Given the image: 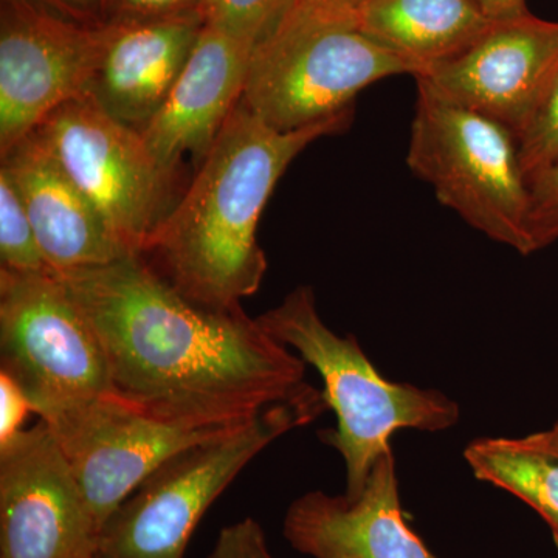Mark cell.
<instances>
[{"mask_svg": "<svg viewBox=\"0 0 558 558\" xmlns=\"http://www.w3.org/2000/svg\"><path fill=\"white\" fill-rule=\"evenodd\" d=\"M558 72V22L524 13L492 21L453 60L424 81L444 97L497 120L520 140Z\"/></svg>", "mask_w": 558, "mask_h": 558, "instance_id": "12", "label": "cell"}, {"mask_svg": "<svg viewBox=\"0 0 558 558\" xmlns=\"http://www.w3.org/2000/svg\"><path fill=\"white\" fill-rule=\"evenodd\" d=\"M105 49L86 94L142 132L163 108L205 27L202 13L106 22Z\"/></svg>", "mask_w": 558, "mask_h": 558, "instance_id": "14", "label": "cell"}, {"mask_svg": "<svg viewBox=\"0 0 558 558\" xmlns=\"http://www.w3.org/2000/svg\"><path fill=\"white\" fill-rule=\"evenodd\" d=\"M0 366L39 418L113 395L100 340L51 270L0 269Z\"/></svg>", "mask_w": 558, "mask_h": 558, "instance_id": "7", "label": "cell"}, {"mask_svg": "<svg viewBox=\"0 0 558 558\" xmlns=\"http://www.w3.org/2000/svg\"><path fill=\"white\" fill-rule=\"evenodd\" d=\"M31 411V400L20 385L0 371V446L20 435Z\"/></svg>", "mask_w": 558, "mask_h": 558, "instance_id": "25", "label": "cell"}, {"mask_svg": "<svg viewBox=\"0 0 558 558\" xmlns=\"http://www.w3.org/2000/svg\"><path fill=\"white\" fill-rule=\"evenodd\" d=\"M53 274L100 340L113 395L150 416L233 428L317 391L258 318L193 303L142 255Z\"/></svg>", "mask_w": 558, "mask_h": 558, "instance_id": "1", "label": "cell"}, {"mask_svg": "<svg viewBox=\"0 0 558 558\" xmlns=\"http://www.w3.org/2000/svg\"><path fill=\"white\" fill-rule=\"evenodd\" d=\"M80 21L102 24L108 13L109 0H68Z\"/></svg>", "mask_w": 558, "mask_h": 558, "instance_id": "27", "label": "cell"}, {"mask_svg": "<svg viewBox=\"0 0 558 558\" xmlns=\"http://www.w3.org/2000/svg\"><path fill=\"white\" fill-rule=\"evenodd\" d=\"M396 75L411 70L360 32L355 0H292L253 47L241 102L274 130H303Z\"/></svg>", "mask_w": 558, "mask_h": 558, "instance_id": "4", "label": "cell"}, {"mask_svg": "<svg viewBox=\"0 0 558 558\" xmlns=\"http://www.w3.org/2000/svg\"><path fill=\"white\" fill-rule=\"evenodd\" d=\"M550 532H553V539H554V543H556L557 550H558V529H554V531H550Z\"/></svg>", "mask_w": 558, "mask_h": 558, "instance_id": "30", "label": "cell"}, {"mask_svg": "<svg viewBox=\"0 0 558 558\" xmlns=\"http://www.w3.org/2000/svg\"><path fill=\"white\" fill-rule=\"evenodd\" d=\"M328 409L317 389L174 454L106 521L98 558H185L202 517L242 470L271 442Z\"/></svg>", "mask_w": 558, "mask_h": 558, "instance_id": "5", "label": "cell"}, {"mask_svg": "<svg viewBox=\"0 0 558 558\" xmlns=\"http://www.w3.org/2000/svg\"><path fill=\"white\" fill-rule=\"evenodd\" d=\"M0 263L16 271L50 270L20 190L5 167H0Z\"/></svg>", "mask_w": 558, "mask_h": 558, "instance_id": "19", "label": "cell"}, {"mask_svg": "<svg viewBox=\"0 0 558 558\" xmlns=\"http://www.w3.org/2000/svg\"><path fill=\"white\" fill-rule=\"evenodd\" d=\"M355 16L414 78L468 50L492 24L475 0H355Z\"/></svg>", "mask_w": 558, "mask_h": 558, "instance_id": "17", "label": "cell"}, {"mask_svg": "<svg viewBox=\"0 0 558 558\" xmlns=\"http://www.w3.org/2000/svg\"><path fill=\"white\" fill-rule=\"evenodd\" d=\"M106 33V22L73 20L39 0H0V157L86 94Z\"/></svg>", "mask_w": 558, "mask_h": 558, "instance_id": "9", "label": "cell"}, {"mask_svg": "<svg viewBox=\"0 0 558 558\" xmlns=\"http://www.w3.org/2000/svg\"><path fill=\"white\" fill-rule=\"evenodd\" d=\"M492 21L509 20L527 13L526 0H475Z\"/></svg>", "mask_w": 558, "mask_h": 558, "instance_id": "26", "label": "cell"}, {"mask_svg": "<svg viewBox=\"0 0 558 558\" xmlns=\"http://www.w3.org/2000/svg\"><path fill=\"white\" fill-rule=\"evenodd\" d=\"M529 190V240L535 253L558 241V163L539 175Z\"/></svg>", "mask_w": 558, "mask_h": 558, "instance_id": "22", "label": "cell"}, {"mask_svg": "<svg viewBox=\"0 0 558 558\" xmlns=\"http://www.w3.org/2000/svg\"><path fill=\"white\" fill-rule=\"evenodd\" d=\"M208 558H275L258 521L244 519L219 532Z\"/></svg>", "mask_w": 558, "mask_h": 558, "instance_id": "23", "label": "cell"}, {"mask_svg": "<svg viewBox=\"0 0 558 558\" xmlns=\"http://www.w3.org/2000/svg\"><path fill=\"white\" fill-rule=\"evenodd\" d=\"M464 458L476 480L521 499L550 531L558 529V457L535 433L524 438L472 440Z\"/></svg>", "mask_w": 558, "mask_h": 558, "instance_id": "18", "label": "cell"}, {"mask_svg": "<svg viewBox=\"0 0 558 558\" xmlns=\"http://www.w3.org/2000/svg\"><path fill=\"white\" fill-rule=\"evenodd\" d=\"M39 2L44 3V5L50 7V9L60 11V13L65 14V16L73 17V20H78L76 14L73 13L72 7L69 5L68 0H39Z\"/></svg>", "mask_w": 558, "mask_h": 558, "instance_id": "29", "label": "cell"}, {"mask_svg": "<svg viewBox=\"0 0 558 558\" xmlns=\"http://www.w3.org/2000/svg\"><path fill=\"white\" fill-rule=\"evenodd\" d=\"M252 51L205 24L163 108L140 132L165 171L174 174L186 156L205 159L241 102Z\"/></svg>", "mask_w": 558, "mask_h": 558, "instance_id": "15", "label": "cell"}, {"mask_svg": "<svg viewBox=\"0 0 558 558\" xmlns=\"http://www.w3.org/2000/svg\"><path fill=\"white\" fill-rule=\"evenodd\" d=\"M352 120L349 110L314 126L279 132L240 102L143 258L193 303L242 310V300L258 292L269 269L258 226L279 179L307 146L348 131Z\"/></svg>", "mask_w": 558, "mask_h": 558, "instance_id": "2", "label": "cell"}, {"mask_svg": "<svg viewBox=\"0 0 558 558\" xmlns=\"http://www.w3.org/2000/svg\"><path fill=\"white\" fill-rule=\"evenodd\" d=\"M282 531L293 549L312 558H439L405 519L392 450L381 454L357 498L304 494L290 505Z\"/></svg>", "mask_w": 558, "mask_h": 558, "instance_id": "13", "label": "cell"}, {"mask_svg": "<svg viewBox=\"0 0 558 558\" xmlns=\"http://www.w3.org/2000/svg\"><path fill=\"white\" fill-rule=\"evenodd\" d=\"M521 170L531 186L558 163V72L519 140Z\"/></svg>", "mask_w": 558, "mask_h": 558, "instance_id": "21", "label": "cell"}, {"mask_svg": "<svg viewBox=\"0 0 558 558\" xmlns=\"http://www.w3.org/2000/svg\"><path fill=\"white\" fill-rule=\"evenodd\" d=\"M292 0H202L205 24L250 47L267 32Z\"/></svg>", "mask_w": 558, "mask_h": 558, "instance_id": "20", "label": "cell"}, {"mask_svg": "<svg viewBox=\"0 0 558 558\" xmlns=\"http://www.w3.org/2000/svg\"><path fill=\"white\" fill-rule=\"evenodd\" d=\"M43 421L60 444L101 529L168 459L238 428L171 424L113 395L69 407Z\"/></svg>", "mask_w": 558, "mask_h": 558, "instance_id": "10", "label": "cell"}, {"mask_svg": "<svg viewBox=\"0 0 558 558\" xmlns=\"http://www.w3.org/2000/svg\"><path fill=\"white\" fill-rule=\"evenodd\" d=\"M2 165L20 190L50 270L106 266L135 255L35 131L2 157Z\"/></svg>", "mask_w": 558, "mask_h": 558, "instance_id": "16", "label": "cell"}, {"mask_svg": "<svg viewBox=\"0 0 558 558\" xmlns=\"http://www.w3.org/2000/svg\"><path fill=\"white\" fill-rule=\"evenodd\" d=\"M202 0H109L105 22L163 20L202 13Z\"/></svg>", "mask_w": 558, "mask_h": 558, "instance_id": "24", "label": "cell"}, {"mask_svg": "<svg viewBox=\"0 0 558 558\" xmlns=\"http://www.w3.org/2000/svg\"><path fill=\"white\" fill-rule=\"evenodd\" d=\"M109 229L135 255L172 208L171 172L157 163L138 131L89 95L60 106L35 130Z\"/></svg>", "mask_w": 558, "mask_h": 558, "instance_id": "8", "label": "cell"}, {"mask_svg": "<svg viewBox=\"0 0 558 558\" xmlns=\"http://www.w3.org/2000/svg\"><path fill=\"white\" fill-rule=\"evenodd\" d=\"M417 95L407 165L436 199L488 240L532 255L531 190L519 140L508 128L458 105L424 81Z\"/></svg>", "mask_w": 558, "mask_h": 558, "instance_id": "6", "label": "cell"}, {"mask_svg": "<svg viewBox=\"0 0 558 558\" xmlns=\"http://www.w3.org/2000/svg\"><path fill=\"white\" fill-rule=\"evenodd\" d=\"M100 535L43 418L0 446V558H98Z\"/></svg>", "mask_w": 558, "mask_h": 558, "instance_id": "11", "label": "cell"}, {"mask_svg": "<svg viewBox=\"0 0 558 558\" xmlns=\"http://www.w3.org/2000/svg\"><path fill=\"white\" fill-rule=\"evenodd\" d=\"M539 442L558 457V422L545 432L535 433Z\"/></svg>", "mask_w": 558, "mask_h": 558, "instance_id": "28", "label": "cell"}, {"mask_svg": "<svg viewBox=\"0 0 558 558\" xmlns=\"http://www.w3.org/2000/svg\"><path fill=\"white\" fill-rule=\"evenodd\" d=\"M269 336L318 371L337 427L319 439L343 458L348 499L357 498L400 429L438 433L458 424L461 410L438 389L385 379L354 336L341 337L319 317L310 286H300L258 317Z\"/></svg>", "mask_w": 558, "mask_h": 558, "instance_id": "3", "label": "cell"}]
</instances>
